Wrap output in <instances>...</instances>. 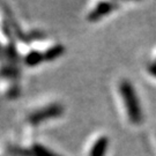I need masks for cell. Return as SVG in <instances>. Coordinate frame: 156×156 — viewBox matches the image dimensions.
I'll return each instance as SVG.
<instances>
[{
    "label": "cell",
    "mask_w": 156,
    "mask_h": 156,
    "mask_svg": "<svg viewBox=\"0 0 156 156\" xmlns=\"http://www.w3.org/2000/svg\"><path fill=\"white\" fill-rule=\"evenodd\" d=\"M119 94L123 101L129 123L133 125H140L144 122V112L141 108L139 96L135 88L129 80H122L119 82Z\"/></svg>",
    "instance_id": "6da1fadb"
},
{
    "label": "cell",
    "mask_w": 156,
    "mask_h": 156,
    "mask_svg": "<svg viewBox=\"0 0 156 156\" xmlns=\"http://www.w3.org/2000/svg\"><path fill=\"white\" fill-rule=\"evenodd\" d=\"M65 53V46L60 44H57L51 46L43 52L44 62H55L58 58H60Z\"/></svg>",
    "instance_id": "52a82bcc"
},
{
    "label": "cell",
    "mask_w": 156,
    "mask_h": 156,
    "mask_svg": "<svg viewBox=\"0 0 156 156\" xmlns=\"http://www.w3.org/2000/svg\"><path fill=\"white\" fill-rule=\"evenodd\" d=\"M147 69H148V72H149V74H151V76L156 78V62H149L147 65Z\"/></svg>",
    "instance_id": "ba28073f"
},
{
    "label": "cell",
    "mask_w": 156,
    "mask_h": 156,
    "mask_svg": "<svg viewBox=\"0 0 156 156\" xmlns=\"http://www.w3.org/2000/svg\"><path fill=\"white\" fill-rule=\"evenodd\" d=\"M119 7L118 2L115 1H102L98 2L94 8L87 14V21L88 22H98L106 15H110L111 13Z\"/></svg>",
    "instance_id": "3957f363"
},
{
    "label": "cell",
    "mask_w": 156,
    "mask_h": 156,
    "mask_svg": "<svg viewBox=\"0 0 156 156\" xmlns=\"http://www.w3.org/2000/svg\"><path fill=\"white\" fill-rule=\"evenodd\" d=\"M109 145H110V140L108 136L102 135L100 138H97L91 146L88 156H105Z\"/></svg>",
    "instance_id": "5b68a950"
},
{
    "label": "cell",
    "mask_w": 156,
    "mask_h": 156,
    "mask_svg": "<svg viewBox=\"0 0 156 156\" xmlns=\"http://www.w3.org/2000/svg\"><path fill=\"white\" fill-rule=\"evenodd\" d=\"M43 62H44L43 52L37 51V50L29 51L28 53L24 56V58H23V62L26 64V66H28V67L38 66L39 64H42Z\"/></svg>",
    "instance_id": "8992f818"
},
{
    "label": "cell",
    "mask_w": 156,
    "mask_h": 156,
    "mask_svg": "<svg viewBox=\"0 0 156 156\" xmlns=\"http://www.w3.org/2000/svg\"><path fill=\"white\" fill-rule=\"evenodd\" d=\"M12 154L14 156H62L57 154L55 151L48 149L45 146L35 144L29 149L20 148V147H13L9 149Z\"/></svg>",
    "instance_id": "277c9868"
},
{
    "label": "cell",
    "mask_w": 156,
    "mask_h": 156,
    "mask_svg": "<svg viewBox=\"0 0 156 156\" xmlns=\"http://www.w3.org/2000/svg\"><path fill=\"white\" fill-rule=\"evenodd\" d=\"M0 50H1V48H0Z\"/></svg>",
    "instance_id": "9c48e42d"
},
{
    "label": "cell",
    "mask_w": 156,
    "mask_h": 156,
    "mask_svg": "<svg viewBox=\"0 0 156 156\" xmlns=\"http://www.w3.org/2000/svg\"><path fill=\"white\" fill-rule=\"evenodd\" d=\"M64 110H65L64 105L60 103H51V104H48V105L29 113L27 120L30 125L37 126L39 124L48 122L50 119L60 117L62 115H64Z\"/></svg>",
    "instance_id": "7a4b0ae2"
}]
</instances>
